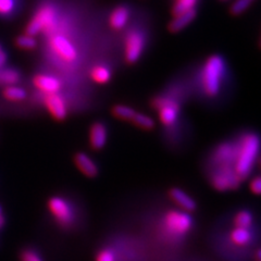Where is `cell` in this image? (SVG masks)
Returning <instances> with one entry per match:
<instances>
[{
  "label": "cell",
  "mask_w": 261,
  "mask_h": 261,
  "mask_svg": "<svg viewBox=\"0 0 261 261\" xmlns=\"http://www.w3.org/2000/svg\"><path fill=\"white\" fill-rule=\"evenodd\" d=\"M259 153V137L256 134L243 136L238 145V154L234 162V169L241 179L246 178L255 165Z\"/></svg>",
  "instance_id": "6da1fadb"
},
{
  "label": "cell",
  "mask_w": 261,
  "mask_h": 261,
  "mask_svg": "<svg viewBox=\"0 0 261 261\" xmlns=\"http://www.w3.org/2000/svg\"><path fill=\"white\" fill-rule=\"evenodd\" d=\"M225 74V63L220 56H211L202 70V87L208 96H216Z\"/></svg>",
  "instance_id": "7a4b0ae2"
},
{
  "label": "cell",
  "mask_w": 261,
  "mask_h": 261,
  "mask_svg": "<svg viewBox=\"0 0 261 261\" xmlns=\"http://www.w3.org/2000/svg\"><path fill=\"white\" fill-rule=\"evenodd\" d=\"M193 226V219L185 212L171 210L163 219L165 232L174 239L182 238L191 231Z\"/></svg>",
  "instance_id": "3957f363"
},
{
  "label": "cell",
  "mask_w": 261,
  "mask_h": 261,
  "mask_svg": "<svg viewBox=\"0 0 261 261\" xmlns=\"http://www.w3.org/2000/svg\"><path fill=\"white\" fill-rule=\"evenodd\" d=\"M56 27V13L54 8L49 5L43 6L37 11L27 27V34L34 36L40 32H50Z\"/></svg>",
  "instance_id": "277c9868"
},
{
  "label": "cell",
  "mask_w": 261,
  "mask_h": 261,
  "mask_svg": "<svg viewBox=\"0 0 261 261\" xmlns=\"http://www.w3.org/2000/svg\"><path fill=\"white\" fill-rule=\"evenodd\" d=\"M241 181L234 166H219L218 170L211 175V184L219 192L239 189Z\"/></svg>",
  "instance_id": "5b68a950"
},
{
  "label": "cell",
  "mask_w": 261,
  "mask_h": 261,
  "mask_svg": "<svg viewBox=\"0 0 261 261\" xmlns=\"http://www.w3.org/2000/svg\"><path fill=\"white\" fill-rule=\"evenodd\" d=\"M154 109L159 110V118L165 125H172L177 119L179 112L178 103L170 97H156L151 101Z\"/></svg>",
  "instance_id": "8992f818"
},
{
  "label": "cell",
  "mask_w": 261,
  "mask_h": 261,
  "mask_svg": "<svg viewBox=\"0 0 261 261\" xmlns=\"http://www.w3.org/2000/svg\"><path fill=\"white\" fill-rule=\"evenodd\" d=\"M48 208L60 225L69 226L73 222V210L69 202L60 197H53L48 201Z\"/></svg>",
  "instance_id": "52a82bcc"
},
{
  "label": "cell",
  "mask_w": 261,
  "mask_h": 261,
  "mask_svg": "<svg viewBox=\"0 0 261 261\" xmlns=\"http://www.w3.org/2000/svg\"><path fill=\"white\" fill-rule=\"evenodd\" d=\"M145 47V38L141 32L132 31L125 38V59L127 63H135L141 58Z\"/></svg>",
  "instance_id": "ba28073f"
},
{
  "label": "cell",
  "mask_w": 261,
  "mask_h": 261,
  "mask_svg": "<svg viewBox=\"0 0 261 261\" xmlns=\"http://www.w3.org/2000/svg\"><path fill=\"white\" fill-rule=\"evenodd\" d=\"M51 47L56 54L65 61H74L77 57L76 49L62 35H55L51 38Z\"/></svg>",
  "instance_id": "9c48e42d"
},
{
  "label": "cell",
  "mask_w": 261,
  "mask_h": 261,
  "mask_svg": "<svg viewBox=\"0 0 261 261\" xmlns=\"http://www.w3.org/2000/svg\"><path fill=\"white\" fill-rule=\"evenodd\" d=\"M45 105L49 113H50L57 121H63L67 118V106H65V102L61 98V96H59L57 93L47 94L45 97Z\"/></svg>",
  "instance_id": "30bf717a"
},
{
  "label": "cell",
  "mask_w": 261,
  "mask_h": 261,
  "mask_svg": "<svg viewBox=\"0 0 261 261\" xmlns=\"http://www.w3.org/2000/svg\"><path fill=\"white\" fill-rule=\"evenodd\" d=\"M238 154V146L231 143L220 145L214 153V161L218 166H234Z\"/></svg>",
  "instance_id": "8fae6325"
},
{
  "label": "cell",
  "mask_w": 261,
  "mask_h": 261,
  "mask_svg": "<svg viewBox=\"0 0 261 261\" xmlns=\"http://www.w3.org/2000/svg\"><path fill=\"white\" fill-rule=\"evenodd\" d=\"M34 84L44 94H55L60 89L61 82L51 75L38 74L34 77Z\"/></svg>",
  "instance_id": "7c38bea8"
},
{
  "label": "cell",
  "mask_w": 261,
  "mask_h": 261,
  "mask_svg": "<svg viewBox=\"0 0 261 261\" xmlns=\"http://www.w3.org/2000/svg\"><path fill=\"white\" fill-rule=\"evenodd\" d=\"M89 143L95 150H100L107 143V128L100 122H95L91 126Z\"/></svg>",
  "instance_id": "4fadbf2b"
},
{
  "label": "cell",
  "mask_w": 261,
  "mask_h": 261,
  "mask_svg": "<svg viewBox=\"0 0 261 261\" xmlns=\"http://www.w3.org/2000/svg\"><path fill=\"white\" fill-rule=\"evenodd\" d=\"M75 165L81 170V172L88 177H95L98 174V168L95 162L89 158L86 153L79 152L75 154Z\"/></svg>",
  "instance_id": "5bb4252c"
},
{
  "label": "cell",
  "mask_w": 261,
  "mask_h": 261,
  "mask_svg": "<svg viewBox=\"0 0 261 261\" xmlns=\"http://www.w3.org/2000/svg\"><path fill=\"white\" fill-rule=\"evenodd\" d=\"M169 196L176 205H178L186 211H195L196 207H197L195 200L190 197L184 191L179 189H171L169 192Z\"/></svg>",
  "instance_id": "9a60e30c"
},
{
  "label": "cell",
  "mask_w": 261,
  "mask_h": 261,
  "mask_svg": "<svg viewBox=\"0 0 261 261\" xmlns=\"http://www.w3.org/2000/svg\"><path fill=\"white\" fill-rule=\"evenodd\" d=\"M196 14H197V12H196L195 8H194V9H192L190 11L175 15L174 19L169 24V31L171 33H177L179 31H182L196 18Z\"/></svg>",
  "instance_id": "2e32d148"
},
{
  "label": "cell",
  "mask_w": 261,
  "mask_h": 261,
  "mask_svg": "<svg viewBox=\"0 0 261 261\" xmlns=\"http://www.w3.org/2000/svg\"><path fill=\"white\" fill-rule=\"evenodd\" d=\"M128 21V10L125 7L120 6L113 10L110 15V25L114 30H122Z\"/></svg>",
  "instance_id": "e0dca14e"
},
{
  "label": "cell",
  "mask_w": 261,
  "mask_h": 261,
  "mask_svg": "<svg viewBox=\"0 0 261 261\" xmlns=\"http://www.w3.org/2000/svg\"><path fill=\"white\" fill-rule=\"evenodd\" d=\"M27 92L22 87L9 85L4 89V97L11 101H22L27 98Z\"/></svg>",
  "instance_id": "ac0fdd59"
},
{
  "label": "cell",
  "mask_w": 261,
  "mask_h": 261,
  "mask_svg": "<svg viewBox=\"0 0 261 261\" xmlns=\"http://www.w3.org/2000/svg\"><path fill=\"white\" fill-rule=\"evenodd\" d=\"M230 238L232 242L236 245H247L251 240V234L248 231V228H243V227H236L231 232Z\"/></svg>",
  "instance_id": "d6986e66"
},
{
  "label": "cell",
  "mask_w": 261,
  "mask_h": 261,
  "mask_svg": "<svg viewBox=\"0 0 261 261\" xmlns=\"http://www.w3.org/2000/svg\"><path fill=\"white\" fill-rule=\"evenodd\" d=\"M20 73L15 69L2 68L0 69V83L6 84L7 86L14 85L20 81Z\"/></svg>",
  "instance_id": "ffe728a7"
},
{
  "label": "cell",
  "mask_w": 261,
  "mask_h": 261,
  "mask_svg": "<svg viewBox=\"0 0 261 261\" xmlns=\"http://www.w3.org/2000/svg\"><path fill=\"white\" fill-rule=\"evenodd\" d=\"M91 76L94 82L98 84H106L108 83L111 79V72L108 68L103 67V65H97L91 73Z\"/></svg>",
  "instance_id": "44dd1931"
},
{
  "label": "cell",
  "mask_w": 261,
  "mask_h": 261,
  "mask_svg": "<svg viewBox=\"0 0 261 261\" xmlns=\"http://www.w3.org/2000/svg\"><path fill=\"white\" fill-rule=\"evenodd\" d=\"M111 112H112V116H114L119 120H123V121H132V119L134 118L136 113L134 109L122 105L114 106Z\"/></svg>",
  "instance_id": "7402d4cb"
},
{
  "label": "cell",
  "mask_w": 261,
  "mask_h": 261,
  "mask_svg": "<svg viewBox=\"0 0 261 261\" xmlns=\"http://www.w3.org/2000/svg\"><path fill=\"white\" fill-rule=\"evenodd\" d=\"M15 45L19 48L23 49V50H33V49L36 48L37 42L34 36L24 34L15 39Z\"/></svg>",
  "instance_id": "603a6c76"
},
{
  "label": "cell",
  "mask_w": 261,
  "mask_h": 261,
  "mask_svg": "<svg viewBox=\"0 0 261 261\" xmlns=\"http://www.w3.org/2000/svg\"><path fill=\"white\" fill-rule=\"evenodd\" d=\"M132 122L136 126L146 130H150L154 127V121L150 117H147L143 113H135Z\"/></svg>",
  "instance_id": "cb8c5ba5"
},
{
  "label": "cell",
  "mask_w": 261,
  "mask_h": 261,
  "mask_svg": "<svg viewBox=\"0 0 261 261\" xmlns=\"http://www.w3.org/2000/svg\"><path fill=\"white\" fill-rule=\"evenodd\" d=\"M234 223L236 227H243V228H249L252 223V216L249 211L242 210L234 219Z\"/></svg>",
  "instance_id": "d4e9b609"
},
{
  "label": "cell",
  "mask_w": 261,
  "mask_h": 261,
  "mask_svg": "<svg viewBox=\"0 0 261 261\" xmlns=\"http://www.w3.org/2000/svg\"><path fill=\"white\" fill-rule=\"evenodd\" d=\"M196 3H197V0H177L172 10L173 15L175 16L194 9Z\"/></svg>",
  "instance_id": "484cf974"
},
{
  "label": "cell",
  "mask_w": 261,
  "mask_h": 261,
  "mask_svg": "<svg viewBox=\"0 0 261 261\" xmlns=\"http://www.w3.org/2000/svg\"><path fill=\"white\" fill-rule=\"evenodd\" d=\"M252 2L251 0H236L231 7V13L233 15H239L246 11Z\"/></svg>",
  "instance_id": "4316f807"
},
{
  "label": "cell",
  "mask_w": 261,
  "mask_h": 261,
  "mask_svg": "<svg viewBox=\"0 0 261 261\" xmlns=\"http://www.w3.org/2000/svg\"><path fill=\"white\" fill-rule=\"evenodd\" d=\"M14 0H0V14L8 15L14 9Z\"/></svg>",
  "instance_id": "83f0119b"
},
{
  "label": "cell",
  "mask_w": 261,
  "mask_h": 261,
  "mask_svg": "<svg viewBox=\"0 0 261 261\" xmlns=\"http://www.w3.org/2000/svg\"><path fill=\"white\" fill-rule=\"evenodd\" d=\"M21 261H44V260L40 258L39 255L34 250L27 249L21 254Z\"/></svg>",
  "instance_id": "f1b7e54d"
},
{
  "label": "cell",
  "mask_w": 261,
  "mask_h": 261,
  "mask_svg": "<svg viewBox=\"0 0 261 261\" xmlns=\"http://www.w3.org/2000/svg\"><path fill=\"white\" fill-rule=\"evenodd\" d=\"M96 261H116V256L110 249H103L96 257Z\"/></svg>",
  "instance_id": "f546056e"
},
{
  "label": "cell",
  "mask_w": 261,
  "mask_h": 261,
  "mask_svg": "<svg viewBox=\"0 0 261 261\" xmlns=\"http://www.w3.org/2000/svg\"><path fill=\"white\" fill-rule=\"evenodd\" d=\"M250 191L256 194L259 195L260 191H261V179L259 176H256L254 179H252L251 183H250Z\"/></svg>",
  "instance_id": "4dcf8cb0"
},
{
  "label": "cell",
  "mask_w": 261,
  "mask_h": 261,
  "mask_svg": "<svg viewBox=\"0 0 261 261\" xmlns=\"http://www.w3.org/2000/svg\"><path fill=\"white\" fill-rule=\"evenodd\" d=\"M6 61H7V54L5 53L2 45H0V69L4 68Z\"/></svg>",
  "instance_id": "1f68e13d"
},
{
  "label": "cell",
  "mask_w": 261,
  "mask_h": 261,
  "mask_svg": "<svg viewBox=\"0 0 261 261\" xmlns=\"http://www.w3.org/2000/svg\"><path fill=\"white\" fill-rule=\"evenodd\" d=\"M260 256H261V251H260V249H257V251H256V261H261Z\"/></svg>",
  "instance_id": "d6a6232c"
},
{
  "label": "cell",
  "mask_w": 261,
  "mask_h": 261,
  "mask_svg": "<svg viewBox=\"0 0 261 261\" xmlns=\"http://www.w3.org/2000/svg\"><path fill=\"white\" fill-rule=\"evenodd\" d=\"M4 224H5V218L2 216L0 217V228L4 226Z\"/></svg>",
  "instance_id": "836d02e7"
},
{
  "label": "cell",
  "mask_w": 261,
  "mask_h": 261,
  "mask_svg": "<svg viewBox=\"0 0 261 261\" xmlns=\"http://www.w3.org/2000/svg\"><path fill=\"white\" fill-rule=\"evenodd\" d=\"M3 216V214H2V207H0V217Z\"/></svg>",
  "instance_id": "e575fe53"
},
{
  "label": "cell",
  "mask_w": 261,
  "mask_h": 261,
  "mask_svg": "<svg viewBox=\"0 0 261 261\" xmlns=\"http://www.w3.org/2000/svg\"><path fill=\"white\" fill-rule=\"evenodd\" d=\"M221 2H226V0H221Z\"/></svg>",
  "instance_id": "d590c367"
},
{
  "label": "cell",
  "mask_w": 261,
  "mask_h": 261,
  "mask_svg": "<svg viewBox=\"0 0 261 261\" xmlns=\"http://www.w3.org/2000/svg\"><path fill=\"white\" fill-rule=\"evenodd\" d=\"M251 2H254V0H251Z\"/></svg>",
  "instance_id": "8d00e7d4"
}]
</instances>
